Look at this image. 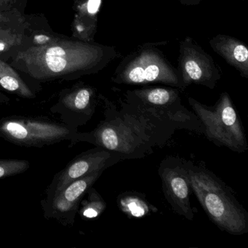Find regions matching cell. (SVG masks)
<instances>
[{
	"instance_id": "6da1fadb",
	"label": "cell",
	"mask_w": 248,
	"mask_h": 248,
	"mask_svg": "<svg viewBox=\"0 0 248 248\" xmlns=\"http://www.w3.org/2000/svg\"><path fill=\"white\" fill-rule=\"evenodd\" d=\"M104 105V120L92 131L75 134L73 146L86 142L115 152L123 160L141 159L162 147L179 126L123 97L119 105L99 94Z\"/></svg>"
},
{
	"instance_id": "7a4b0ae2",
	"label": "cell",
	"mask_w": 248,
	"mask_h": 248,
	"mask_svg": "<svg viewBox=\"0 0 248 248\" xmlns=\"http://www.w3.org/2000/svg\"><path fill=\"white\" fill-rule=\"evenodd\" d=\"M120 57L114 47L55 40L19 52L14 63L31 78L46 80L75 73H95Z\"/></svg>"
},
{
	"instance_id": "3957f363",
	"label": "cell",
	"mask_w": 248,
	"mask_h": 248,
	"mask_svg": "<svg viewBox=\"0 0 248 248\" xmlns=\"http://www.w3.org/2000/svg\"><path fill=\"white\" fill-rule=\"evenodd\" d=\"M184 161L191 189L210 220L232 235L248 232V214L230 188L209 170Z\"/></svg>"
},
{
	"instance_id": "277c9868",
	"label": "cell",
	"mask_w": 248,
	"mask_h": 248,
	"mask_svg": "<svg viewBox=\"0 0 248 248\" xmlns=\"http://www.w3.org/2000/svg\"><path fill=\"white\" fill-rule=\"evenodd\" d=\"M167 42L148 43L127 55L116 68L111 82L120 85L161 83L183 91L178 69L159 49Z\"/></svg>"
},
{
	"instance_id": "5b68a950",
	"label": "cell",
	"mask_w": 248,
	"mask_h": 248,
	"mask_svg": "<svg viewBox=\"0 0 248 248\" xmlns=\"http://www.w3.org/2000/svg\"><path fill=\"white\" fill-rule=\"evenodd\" d=\"M188 101L202 124L203 134L210 141L237 153L248 150L245 130L227 93H222L213 107L204 105L191 97H188Z\"/></svg>"
},
{
	"instance_id": "8992f818",
	"label": "cell",
	"mask_w": 248,
	"mask_h": 248,
	"mask_svg": "<svg viewBox=\"0 0 248 248\" xmlns=\"http://www.w3.org/2000/svg\"><path fill=\"white\" fill-rule=\"evenodd\" d=\"M78 129L43 117L11 115L0 119V140L17 146L42 148L65 140L73 146Z\"/></svg>"
},
{
	"instance_id": "52a82bcc",
	"label": "cell",
	"mask_w": 248,
	"mask_h": 248,
	"mask_svg": "<svg viewBox=\"0 0 248 248\" xmlns=\"http://www.w3.org/2000/svg\"><path fill=\"white\" fill-rule=\"evenodd\" d=\"M180 90L173 87H151L129 90L124 96L179 126L181 130L204 133V127L194 112L182 105Z\"/></svg>"
},
{
	"instance_id": "ba28073f",
	"label": "cell",
	"mask_w": 248,
	"mask_h": 248,
	"mask_svg": "<svg viewBox=\"0 0 248 248\" xmlns=\"http://www.w3.org/2000/svg\"><path fill=\"white\" fill-rule=\"evenodd\" d=\"M178 62L183 91L192 84L214 89L221 78L220 66L191 37L180 43Z\"/></svg>"
},
{
	"instance_id": "9c48e42d",
	"label": "cell",
	"mask_w": 248,
	"mask_h": 248,
	"mask_svg": "<svg viewBox=\"0 0 248 248\" xmlns=\"http://www.w3.org/2000/svg\"><path fill=\"white\" fill-rule=\"evenodd\" d=\"M122 161L121 156L115 152L98 146L79 154L54 175L46 189L45 200L53 198L70 183L91 174L104 172Z\"/></svg>"
},
{
	"instance_id": "30bf717a",
	"label": "cell",
	"mask_w": 248,
	"mask_h": 248,
	"mask_svg": "<svg viewBox=\"0 0 248 248\" xmlns=\"http://www.w3.org/2000/svg\"><path fill=\"white\" fill-rule=\"evenodd\" d=\"M158 172L165 198L172 210L187 220H192L194 212L190 201L192 189L183 159L168 156L161 162Z\"/></svg>"
},
{
	"instance_id": "8fae6325",
	"label": "cell",
	"mask_w": 248,
	"mask_h": 248,
	"mask_svg": "<svg viewBox=\"0 0 248 248\" xmlns=\"http://www.w3.org/2000/svg\"><path fill=\"white\" fill-rule=\"evenodd\" d=\"M103 172H95L76 180L68 184L53 198L41 200L44 217L47 220L55 219L64 226H73L81 200Z\"/></svg>"
},
{
	"instance_id": "7c38bea8",
	"label": "cell",
	"mask_w": 248,
	"mask_h": 248,
	"mask_svg": "<svg viewBox=\"0 0 248 248\" xmlns=\"http://www.w3.org/2000/svg\"><path fill=\"white\" fill-rule=\"evenodd\" d=\"M96 91L89 85H79L61 93L59 101L50 108L60 116L62 123L78 129L85 125L93 117L98 104Z\"/></svg>"
},
{
	"instance_id": "4fadbf2b",
	"label": "cell",
	"mask_w": 248,
	"mask_h": 248,
	"mask_svg": "<svg viewBox=\"0 0 248 248\" xmlns=\"http://www.w3.org/2000/svg\"><path fill=\"white\" fill-rule=\"evenodd\" d=\"M212 50L239 72L245 79L248 78V49L243 42L232 36L217 34L209 41Z\"/></svg>"
},
{
	"instance_id": "5bb4252c",
	"label": "cell",
	"mask_w": 248,
	"mask_h": 248,
	"mask_svg": "<svg viewBox=\"0 0 248 248\" xmlns=\"http://www.w3.org/2000/svg\"><path fill=\"white\" fill-rule=\"evenodd\" d=\"M119 208L130 217L141 218L156 212V209L148 202L143 194L136 192H125L120 194L117 199Z\"/></svg>"
},
{
	"instance_id": "9a60e30c",
	"label": "cell",
	"mask_w": 248,
	"mask_h": 248,
	"mask_svg": "<svg viewBox=\"0 0 248 248\" xmlns=\"http://www.w3.org/2000/svg\"><path fill=\"white\" fill-rule=\"evenodd\" d=\"M0 87L21 98L35 97L20 75L8 63L0 60Z\"/></svg>"
},
{
	"instance_id": "2e32d148",
	"label": "cell",
	"mask_w": 248,
	"mask_h": 248,
	"mask_svg": "<svg viewBox=\"0 0 248 248\" xmlns=\"http://www.w3.org/2000/svg\"><path fill=\"white\" fill-rule=\"evenodd\" d=\"M107 208V203L101 194L91 187L79 203L78 213L83 220H95Z\"/></svg>"
},
{
	"instance_id": "e0dca14e",
	"label": "cell",
	"mask_w": 248,
	"mask_h": 248,
	"mask_svg": "<svg viewBox=\"0 0 248 248\" xmlns=\"http://www.w3.org/2000/svg\"><path fill=\"white\" fill-rule=\"evenodd\" d=\"M30 162L25 159H0V179L24 173L30 168Z\"/></svg>"
},
{
	"instance_id": "ac0fdd59",
	"label": "cell",
	"mask_w": 248,
	"mask_h": 248,
	"mask_svg": "<svg viewBox=\"0 0 248 248\" xmlns=\"http://www.w3.org/2000/svg\"><path fill=\"white\" fill-rule=\"evenodd\" d=\"M23 36L14 30L0 27V52H5L22 43Z\"/></svg>"
},
{
	"instance_id": "d6986e66",
	"label": "cell",
	"mask_w": 248,
	"mask_h": 248,
	"mask_svg": "<svg viewBox=\"0 0 248 248\" xmlns=\"http://www.w3.org/2000/svg\"><path fill=\"white\" fill-rule=\"evenodd\" d=\"M24 18L18 12H0V24L23 25Z\"/></svg>"
},
{
	"instance_id": "ffe728a7",
	"label": "cell",
	"mask_w": 248,
	"mask_h": 248,
	"mask_svg": "<svg viewBox=\"0 0 248 248\" xmlns=\"http://www.w3.org/2000/svg\"><path fill=\"white\" fill-rule=\"evenodd\" d=\"M51 42V39L50 37L47 35H36L34 38V43L38 46H42V45L47 44V43Z\"/></svg>"
},
{
	"instance_id": "44dd1931",
	"label": "cell",
	"mask_w": 248,
	"mask_h": 248,
	"mask_svg": "<svg viewBox=\"0 0 248 248\" xmlns=\"http://www.w3.org/2000/svg\"><path fill=\"white\" fill-rule=\"evenodd\" d=\"M180 3L185 6H195L199 5L202 0H179Z\"/></svg>"
},
{
	"instance_id": "7402d4cb",
	"label": "cell",
	"mask_w": 248,
	"mask_h": 248,
	"mask_svg": "<svg viewBox=\"0 0 248 248\" xmlns=\"http://www.w3.org/2000/svg\"><path fill=\"white\" fill-rule=\"evenodd\" d=\"M8 101H9V99L0 92V104H5V103H8Z\"/></svg>"
},
{
	"instance_id": "603a6c76",
	"label": "cell",
	"mask_w": 248,
	"mask_h": 248,
	"mask_svg": "<svg viewBox=\"0 0 248 248\" xmlns=\"http://www.w3.org/2000/svg\"><path fill=\"white\" fill-rule=\"evenodd\" d=\"M241 1H245V0H241Z\"/></svg>"
}]
</instances>
